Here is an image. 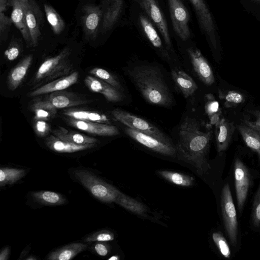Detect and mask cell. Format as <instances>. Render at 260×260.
I'll list each match as a JSON object with an SVG mask.
<instances>
[{"label": "cell", "instance_id": "1", "mask_svg": "<svg viewBox=\"0 0 260 260\" xmlns=\"http://www.w3.org/2000/svg\"><path fill=\"white\" fill-rule=\"evenodd\" d=\"M212 137V131H202L194 118L186 117L179 128L177 156L194 167L200 175L208 174L211 168L207 154Z\"/></svg>", "mask_w": 260, "mask_h": 260}, {"label": "cell", "instance_id": "2", "mask_svg": "<svg viewBox=\"0 0 260 260\" xmlns=\"http://www.w3.org/2000/svg\"><path fill=\"white\" fill-rule=\"evenodd\" d=\"M145 99L149 103L169 106L172 98L160 72L154 67L140 66L129 73Z\"/></svg>", "mask_w": 260, "mask_h": 260}, {"label": "cell", "instance_id": "3", "mask_svg": "<svg viewBox=\"0 0 260 260\" xmlns=\"http://www.w3.org/2000/svg\"><path fill=\"white\" fill-rule=\"evenodd\" d=\"M69 48L63 49L57 55L44 60L28 84L36 89L49 82L71 74L73 70L70 59Z\"/></svg>", "mask_w": 260, "mask_h": 260}, {"label": "cell", "instance_id": "4", "mask_svg": "<svg viewBox=\"0 0 260 260\" xmlns=\"http://www.w3.org/2000/svg\"><path fill=\"white\" fill-rule=\"evenodd\" d=\"M75 179L84 186L95 199L102 202H115L121 192L91 172L84 169L74 171Z\"/></svg>", "mask_w": 260, "mask_h": 260}, {"label": "cell", "instance_id": "5", "mask_svg": "<svg viewBox=\"0 0 260 260\" xmlns=\"http://www.w3.org/2000/svg\"><path fill=\"white\" fill-rule=\"evenodd\" d=\"M41 95V97L35 99L30 107L31 109L37 108L56 110L86 104L90 100L84 96L71 92L58 91Z\"/></svg>", "mask_w": 260, "mask_h": 260}, {"label": "cell", "instance_id": "6", "mask_svg": "<svg viewBox=\"0 0 260 260\" xmlns=\"http://www.w3.org/2000/svg\"><path fill=\"white\" fill-rule=\"evenodd\" d=\"M111 114L116 120L125 126L151 136L166 144L174 145L161 131L145 119L119 109L112 110Z\"/></svg>", "mask_w": 260, "mask_h": 260}, {"label": "cell", "instance_id": "7", "mask_svg": "<svg viewBox=\"0 0 260 260\" xmlns=\"http://www.w3.org/2000/svg\"><path fill=\"white\" fill-rule=\"evenodd\" d=\"M221 209L224 228L231 243H237L238 221L237 213L229 184L223 187L221 196Z\"/></svg>", "mask_w": 260, "mask_h": 260}, {"label": "cell", "instance_id": "8", "mask_svg": "<svg viewBox=\"0 0 260 260\" xmlns=\"http://www.w3.org/2000/svg\"><path fill=\"white\" fill-rule=\"evenodd\" d=\"M173 29L183 41L190 37L189 12L182 0H167Z\"/></svg>", "mask_w": 260, "mask_h": 260}, {"label": "cell", "instance_id": "9", "mask_svg": "<svg viewBox=\"0 0 260 260\" xmlns=\"http://www.w3.org/2000/svg\"><path fill=\"white\" fill-rule=\"evenodd\" d=\"M157 27L168 50L172 48L171 36L165 16L157 0H136Z\"/></svg>", "mask_w": 260, "mask_h": 260}, {"label": "cell", "instance_id": "10", "mask_svg": "<svg viewBox=\"0 0 260 260\" xmlns=\"http://www.w3.org/2000/svg\"><path fill=\"white\" fill-rule=\"evenodd\" d=\"M124 131L131 138L152 150L168 156L175 157L177 156L175 145L166 144L151 136L126 126Z\"/></svg>", "mask_w": 260, "mask_h": 260}, {"label": "cell", "instance_id": "11", "mask_svg": "<svg viewBox=\"0 0 260 260\" xmlns=\"http://www.w3.org/2000/svg\"><path fill=\"white\" fill-rule=\"evenodd\" d=\"M234 175L238 208L241 212L247 196L250 177L247 167L238 158L234 163Z\"/></svg>", "mask_w": 260, "mask_h": 260}, {"label": "cell", "instance_id": "12", "mask_svg": "<svg viewBox=\"0 0 260 260\" xmlns=\"http://www.w3.org/2000/svg\"><path fill=\"white\" fill-rule=\"evenodd\" d=\"M193 6L202 30L214 48L216 47L215 29L211 13L204 0H188Z\"/></svg>", "mask_w": 260, "mask_h": 260}, {"label": "cell", "instance_id": "13", "mask_svg": "<svg viewBox=\"0 0 260 260\" xmlns=\"http://www.w3.org/2000/svg\"><path fill=\"white\" fill-rule=\"evenodd\" d=\"M137 22L141 30L144 33L153 47L158 51L164 58L169 60L171 57L169 50L164 45L153 23L144 12L139 13L137 17Z\"/></svg>", "mask_w": 260, "mask_h": 260}, {"label": "cell", "instance_id": "14", "mask_svg": "<svg viewBox=\"0 0 260 260\" xmlns=\"http://www.w3.org/2000/svg\"><path fill=\"white\" fill-rule=\"evenodd\" d=\"M103 15V12L99 7L87 5L83 7L82 23L86 38L91 40L96 38Z\"/></svg>", "mask_w": 260, "mask_h": 260}, {"label": "cell", "instance_id": "15", "mask_svg": "<svg viewBox=\"0 0 260 260\" xmlns=\"http://www.w3.org/2000/svg\"><path fill=\"white\" fill-rule=\"evenodd\" d=\"M187 52L193 69L200 79L205 84L210 85L214 82V77L210 64L197 48L190 47Z\"/></svg>", "mask_w": 260, "mask_h": 260}, {"label": "cell", "instance_id": "16", "mask_svg": "<svg viewBox=\"0 0 260 260\" xmlns=\"http://www.w3.org/2000/svg\"><path fill=\"white\" fill-rule=\"evenodd\" d=\"M28 1V5L25 7L26 21L32 47H35L38 44L41 34L40 27L42 20V13L35 0Z\"/></svg>", "mask_w": 260, "mask_h": 260}, {"label": "cell", "instance_id": "17", "mask_svg": "<svg viewBox=\"0 0 260 260\" xmlns=\"http://www.w3.org/2000/svg\"><path fill=\"white\" fill-rule=\"evenodd\" d=\"M84 83L90 91L102 94L108 101L118 102L123 99V95L120 90L94 76H87L84 79Z\"/></svg>", "mask_w": 260, "mask_h": 260}, {"label": "cell", "instance_id": "18", "mask_svg": "<svg viewBox=\"0 0 260 260\" xmlns=\"http://www.w3.org/2000/svg\"><path fill=\"white\" fill-rule=\"evenodd\" d=\"M68 121L72 126L94 135L114 136L119 134L116 126L109 124L86 121L72 118H69Z\"/></svg>", "mask_w": 260, "mask_h": 260}, {"label": "cell", "instance_id": "19", "mask_svg": "<svg viewBox=\"0 0 260 260\" xmlns=\"http://www.w3.org/2000/svg\"><path fill=\"white\" fill-rule=\"evenodd\" d=\"M79 74L77 72H72L71 74L64 76L44 84L31 91L28 96H38L51 92L61 91L75 84L78 79Z\"/></svg>", "mask_w": 260, "mask_h": 260}, {"label": "cell", "instance_id": "20", "mask_svg": "<svg viewBox=\"0 0 260 260\" xmlns=\"http://www.w3.org/2000/svg\"><path fill=\"white\" fill-rule=\"evenodd\" d=\"M8 4L12 7L11 18L13 23L21 33L27 47L32 46L26 21V6L20 0H10Z\"/></svg>", "mask_w": 260, "mask_h": 260}, {"label": "cell", "instance_id": "21", "mask_svg": "<svg viewBox=\"0 0 260 260\" xmlns=\"http://www.w3.org/2000/svg\"><path fill=\"white\" fill-rule=\"evenodd\" d=\"M46 145L50 150L58 153H71L94 148L96 144H77L62 140L51 135L45 140Z\"/></svg>", "mask_w": 260, "mask_h": 260}, {"label": "cell", "instance_id": "22", "mask_svg": "<svg viewBox=\"0 0 260 260\" xmlns=\"http://www.w3.org/2000/svg\"><path fill=\"white\" fill-rule=\"evenodd\" d=\"M32 60V55H28L23 58L11 71L7 78V86L10 90L14 91L19 86L25 78Z\"/></svg>", "mask_w": 260, "mask_h": 260}, {"label": "cell", "instance_id": "23", "mask_svg": "<svg viewBox=\"0 0 260 260\" xmlns=\"http://www.w3.org/2000/svg\"><path fill=\"white\" fill-rule=\"evenodd\" d=\"M235 130L233 123L224 118L215 125V137L218 152L224 151L228 148Z\"/></svg>", "mask_w": 260, "mask_h": 260}, {"label": "cell", "instance_id": "24", "mask_svg": "<svg viewBox=\"0 0 260 260\" xmlns=\"http://www.w3.org/2000/svg\"><path fill=\"white\" fill-rule=\"evenodd\" d=\"M88 247L84 243H73L56 249L47 256L49 260H70Z\"/></svg>", "mask_w": 260, "mask_h": 260}, {"label": "cell", "instance_id": "25", "mask_svg": "<svg viewBox=\"0 0 260 260\" xmlns=\"http://www.w3.org/2000/svg\"><path fill=\"white\" fill-rule=\"evenodd\" d=\"M172 77L177 87L185 98L192 95L198 89V85L192 78L182 70H172Z\"/></svg>", "mask_w": 260, "mask_h": 260}, {"label": "cell", "instance_id": "26", "mask_svg": "<svg viewBox=\"0 0 260 260\" xmlns=\"http://www.w3.org/2000/svg\"><path fill=\"white\" fill-rule=\"evenodd\" d=\"M53 135L59 139L77 144H97L96 138L82 134L68 131L62 127H58L52 132Z\"/></svg>", "mask_w": 260, "mask_h": 260}, {"label": "cell", "instance_id": "27", "mask_svg": "<svg viewBox=\"0 0 260 260\" xmlns=\"http://www.w3.org/2000/svg\"><path fill=\"white\" fill-rule=\"evenodd\" d=\"M33 200L45 206H59L65 204L67 200L61 194L49 190H40L31 193Z\"/></svg>", "mask_w": 260, "mask_h": 260}, {"label": "cell", "instance_id": "28", "mask_svg": "<svg viewBox=\"0 0 260 260\" xmlns=\"http://www.w3.org/2000/svg\"><path fill=\"white\" fill-rule=\"evenodd\" d=\"M63 114L69 118L80 120L110 124V121L106 115L93 111L68 110Z\"/></svg>", "mask_w": 260, "mask_h": 260}, {"label": "cell", "instance_id": "29", "mask_svg": "<svg viewBox=\"0 0 260 260\" xmlns=\"http://www.w3.org/2000/svg\"><path fill=\"white\" fill-rule=\"evenodd\" d=\"M237 128L246 145L257 154L260 159V134L245 124Z\"/></svg>", "mask_w": 260, "mask_h": 260}, {"label": "cell", "instance_id": "30", "mask_svg": "<svg viewBox=\"0 0 260 260\" xmlns=\"http://www.w3.org/2000/svg\"><path fill=\"white\" fill-rule=\"evenodd\" d=\"M121 5V0H111L106 4L107 7L103 13L102 30L104 31L110 29L116 21Z\"/></svg>", "mask_w": 260, "mask_h": 260}, {"label": "cell", "instance_id": "31", "mask_svg": "<svg viewBox=\"0 0 260 260\" xmlns=\"http://www.w3.org/2000/svg\"><path fill=\"white\" fill-rule=\"evenodd\" d=\"M26 174L25 169L1 167L0 169V186L12 185L22 178Z\"/></svg>", "mask_w": 260, "mask_h": 260}, {"label": "cell", "instance_id": "32", "mask_svg": "<svg viewBox=\"0 0 260 260\" xmlns=\"http://www.w3.org/2000/svg\"><path fill=\"white\" fill-rule=\"evenodd\" d=\"M115 203L138 215H144L147 212V208L143 204L121 192L118 195Z\"/></svg>", "mask_w": 260, "mask_h": 260}, {"label": "cell", "instance_id": "33", "mask_svg": "<svg viewBox=\"0 0 260 260\" xmlns=\"http://www.w3.org/2000/svg\"><path fill=\"white\" fill-rule=\"evenodd\" d=\"M157 174L165 180L175 185L182 186H190L194 182L193 177L178 172L167 170H159Z\"/></svg>", "mask_w": 260, "mask_h": 260}, {"label": "cell", "instance_id": "34", "mask_svg": "<svg viewBox=\"0 0 260 260\" xmlns=\"http://www.w3.org/2000/svg\"><path fill=\"white\" fill-rule=\"evenodd\" d=\"M44 8L48 22L51 26L53 32L60 34L63 30L64 22L58 13L50 5L45 4Z\"/></svg>", "mask_w": 260, "mask_h": 260}, {"label": "cell", "instance_id": "35", "mask_svg": "<svg viewBox=\"0 0 260 260\" xmlns=\"http://www.w3.org/2000/svg\"><path fill=\"white\" fill-rule=\"evenodd\" d=\"M89 73L91 75L107 82L118 90L122 89V86L118 79L107 70L96 67L92 69Z\"/></svg>", "mask_w": 260, "mask_h": 260}, {"label": "cell", "instance_id": "36", "mask_svg": "<svg viewBox=\"0 0 260 260\" xmlns=\"http://www.w3.org/2000/svg\"><path fill=\"white\" fill-rule=\"evenodd\" d=\"M219 97L224 101V106L228 108L235 107L244 101V96L237 91H229L223 93L219 91Z\"/></svg>", "mask_w": 260, "mask_h": 260}, {"label": "cell", "instance_id": "37", "mask_svg": "<svg viewBox=\"0 0 260 260\" xmlns=\"http://www.w3.org/2000/svg\"><path fill=\"white\" fill-rule=\"evenodd\" d=\"M114 239V234L106 230L98 231L93 233L86 237L83 240L84 242L90 243L93 242H108Z\"/></svg>", "mask_w": 260, "mask_h": 260}, {"label": "cell", "instance_id": "38", "mask_svg": "<svg viewBox=\"0 0 260 260\" xmlns=\"http://www.w3.org/2000/svg\"><path fill=\"white\" fill-rule=\"evenodd\" d=\"M212 239L220 253L225 258L231 256V251L229 244L223 235L219 232H215L212 234Z\"/></svg>", "mask_w": 260, "mask_h": 260}, {"label": "cell", "instance_id": "39", "mask_svg": "<svg viewBox=\"0 0 260 260\" xmlns=\"http://www.w3.org/2000/svg\"><path fill=\"white\" fill-rule=\"evenodd\" d=\"M251 217L254 225L260 226V185L254 198Z\"/></svg>", "mask_w": 260, "mask_h": 260}, {"label": "cell", "instance_id": "40", "mask_svg": "<svg viewBox=\"0 0 260 260\" xmlns=\"http://www.w3.org/2000/svg\"><path fill=\"white\" fill-rule=\"evenodd\" d=\"M206 103L205 110L206 113L209 117L220 111L218 102L215 100L212 94L209 93L205 95Z\"/></svg>", "mask_w": 260, "mask_h": 260}, {"label": "cell", "instance_id": "41", "mask_svg": "<svg viewBox=\"0 0 260 260\" xmlns=\"http://www.w3.org/2000/svg\"><path fill=\"white\" fill-rule=\"evenodd\" d=\"M12 23L11 17L7 16L3 12H0V35L1 41L6 39L10 27Z\"/></svg>", "mask_w": 260, "mask_h": 260}, {"label": "cell", "instance_id": "42", "mask_svg": "<svg viewBox=\"0 0 260 260\" xmlns=\"http://www.w3.org/2000/svg\"><path fill=\"white\" fill-rule=\"evenodd\" d=\"M34 111V119L48 120L53 118L56 113V110H49L44 108H37L32 109Z\"/></svg>", "mask_w": 260, "mask_h": 260}, {"label": "cell", "instance_id": "43", "mask_svg": "<svg viewBox=\"0 0 260 260\" xmlns=\"http://www.w3.org/2000/svg\"><path fill=\"white\" fill-rule=\"evenodd\" d=\"M34 131L39 137L46 136L50 131V126L45 120L34 119Z\"/></svg>", "mask_w": 260, "mask_h": 260}, {"label": "cell", "instance_id": "44", "mask_svg": "<svg viewBox=\"0 0 260 260\" xmlns=\"http://www.w3.org/2000/svg\"><path fill=\"white\" fill-rule=\"evenodd\" d=\"M248 112L253 116V119L251 120L248 118H245L244 122L245 124L253 128L260 134V111L250 110Z\"/></svg>", "mask_w": 260, "mask_h": 260}, {"label": "cell", "instance_id": "45", "mask_svg": "<svg viewBox=\"0 0 260 260\" xmlns=\"http://www.w3.org/2000/svg\"><path fill=\"white\" fill-rule=\"evenodd\" d=\"M91 248L93 252L102 256L108 255L110 251L109 246L105 242H95Z\"/></svg>", "mask_w": 260, "mask_h": 260}, {"label": "cell", "instance_id": "46", "mask_svg": "<svg viewBox=\"0 0 260 260\" xmlns=\"http://www.w3.org/2000/svg\"><path fill=\"white\" fill-rule=\"evenodd\" d=\"M20 52L19 46L15 42L11 44L5 52V55L9 60H13L19 55Z\"/></svg>", "mask_w": 260, "mask_h": 260}, {"label": "cell", "instance_id": "47", "mask_svg": "<svg viewBox=\"0 0 260 260\" xmlns=\"http://www.w3.org/2000/svg\"><path fill=\"white\" fill-rule=\"evenodd\" d=\"M220 111L209 116L210 125H216L221 119H220Z\"/></svg>", "mask_w": 260, "mask_h": 260}, {"label": "cell", "instance_id": "48", "mask_svg": "<svg viewBox=\"0 0 260 260\" xmlns=\"http://www.w3.org/2000/svg\"><path fill=\"white\" fill-rule=\"evenodd\" d=\"M10 253V248L9 247L4 248L0 253V260L8 259Z\"/></svg>", "mask_w": 260, "mask_h": 260}, {"label": "cell", "instance_id": "49", "mask_svg": "<svg viewBox=\"0 0 260 260\" xmlns=\"http://www.w3.org/2000/svg\"><path fill=\"white\" fill-rule=\"evenodd\" d=\"M8 4V0H0V12L6 10Z\"/></svg>", "mask_w": 260, "mask_h": 260}, {"label": "cell", "instance_id": "50", "mask_svg": "<svg viewBox=\"0 0 260 260\" xmlns=\"http://www.w3.org/2000/svg\"><path fill=\"white\" fill-rule=\"evenodd\" d=\"M37 258L35 256L30 255L28 257L25 258L26 260H36Z\"/></svg>", "mask_w": 260, "mask_h": 260}, {"label": "cell", "instance_id": "51", "mask_svg": "<svg viewBox=\"0 0 260 260\" xmlns=\"http://www.w3.org/2000/svg\"><path fill=\"white\" fill-rule=\"evenodd\" d=\"M119 257L117 255H113L108 258L109 260H118Z\"/></svg>", "mask_w": 260, "mask_h": 260}, {"label": "cell", "instance_id": "52", "mask_svg": "<svg viewBox=\"0 0 260 260\" xmlns=\"http://www.w3.org/2000/svg\"><path fill=\"white\" fill-rule=\"evenodd\" d=\"M26 7L28 5V0H20Z\"/></svg>", "mask_w": 260, "mask_h": 260}, {"label": "cell", "instance_id": "53", "mask_svg": "<svg viewBox=\"0 0 260 260\" xmlns=\"http://www.w3.org/2000/svg\"><path fill=\"white\" fill-rule=\"evenodd\" d=\"M258 1H260V0H258Z\"/></svg>", "mask_w": 260, "mask_h": 260}]
</instances>
